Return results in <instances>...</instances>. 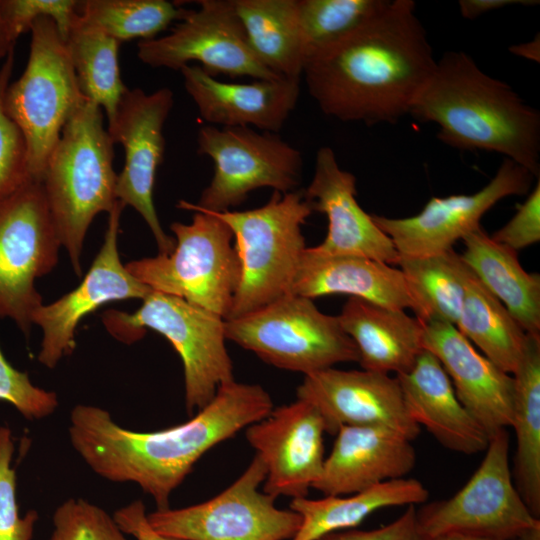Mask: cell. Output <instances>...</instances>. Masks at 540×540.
Here are the masks:
<instances>
[{"mask_svg":"<svg viewBox=\"0 0 540 540\" xmlns=\"http://www.w3.org/2000/svg\"><path fill=\"white\" fill-rule=\"evenodd\" d=\"M180 71L187 93L208 125L254 126L276 134L299 97L298 78L228 83L209 75L199 65L189 64Z\"/></svg>","mask_w":540,"mask_h":540,"instance_id":"obj_22","label":"cell"},{"mask_svg":"<svg viewBox=\"0 0 540 540\" xmlns=\"http://www.w3.org/2000/svg\"><path fill=\"white\" fill-rule=\"evenodd\" d=\"M538 1L530 0H460L461 15L466 19H475L489 11L510 5H536Z\"/></svg>","mask_w":540,"mask_h":540,"instance_id":"obj_44","label":"cell"},{"mask_svg":"<svg viewBox=\"0 0 540 540\" xmlns=\"http://www.w3.org/2000/svg\"><path fill=\"white\" fill-rule=\"evenodd\" d=\"M226 339L277 368L305 376L342 362H358L338 317L292 293L238 318L224 320Z\"/></svg>","mask_w":540,"mask_h":540,"instance_id":"obj_9","label":"cell"},{"mask_svg":"<svg viewBox=\"0 0 540 540\" xmlns=\"http://www.w3.org/2000/svg\"><path fill=\"white\" fill-rule=\"evenodd\" d=\"M428 540H488L484 538L462 535V534H444Z\"/></svg>","mask_w":540,"mask_h":540,"instance_id":"obj_47","label":"cell"},{"mask_svg":"<svg viewBox=\"0 0 540 540\" xmlns=\"http://www.w3.org/2000/svg\"><path fill=\"white\" fill-rule=\"evenodd\" d=\"M516 434L515 486L531 513L540 516V335L527 334L520 361L512 374Z\"/></svg>","mask_w":540,"mask_h":540,"instance_id":"obj_29","label":"cell"},{"mask_svg":"<svg viewBox=\"0 0 540 540\" xmlns=\"http://www.w3.org/2000/svg\"><path fill=\"white\" fill-rule=\"evenodd\" d=\"M436 62L415 3L393 0L365 26L310 56L302 75L324 114L395 123L409 114Z\"/></svg>","mask_w":540,"mask_h":540,"instance_id":"obj_2","label":"cell"},{"mask_svg":"<svg viewBox=\"0 0 540 540\" xmlns=\"http://www.w3.org/2000/svg\"><path fill=\"white\" fill-rule=\"evenodd\" d=\"M0 400L12 404L25 418L42 419L58 407L55 392L35 386L27 373L14 368L0 347Z\"/></svg>","mask_w":540,"mask_h":540,"instance_id":"obj_40","label":"cell"},{"mask_svg":"<svg viewBox=\"0 0 540 540\" xmlns=\"http://www.w3.org/2000/svg\"><path fill=\"white\" fill-rule=\"evenodd\" d=\"M325 432L318 410L300 399L248 426L246 439L267 469L263 492L275 499L307 497L323 471Z\"/></svg>","mask_w":540,"mask_h":540,"instance_id":"obj_18","label":"cell"},{"mask_svg":"<svg viewBox=\"0 0 540 540\" xmlns=\"http://www.w3.org/2000/svg\"><path fill=\"white\" fill-rule=\"evenodd\" d=\"M291 293L310 299L346 294L419 314V305L400 269L365 257L323 256L309 247L301 256Z\"/></svg>","mask_w":540,"mask_h":540,"instance_id":"obj_25","label":"cell"},{"mask_svg":"<svg viewBox=\"0 0 540 540\" xmlns=\"http://www.w3.org/2000/svg\"><path fill=\"white\" fill-rule=\"evenodd\" d=\"M335 435L321 476L312 486L325 496L349 495L403 478L415 467V449L398 432L375 426H342Z\"/></svg>","mask_w":540,"mask_h":540,"instance_id":"obj_23","label":"cell"},{"mask_svg":"<svg viewBox=\"0 0 540 540\" xmlns=\"http://www.w3.org/2000/svg\"><path fill=\"white\" fill-rule=\"evenodd\" d=\"M197 152L214 164L199 202L191 203L206 211H228L263 187L282 194L295 191L301 181V153L275 133L205 125L198 131Z\"/></svg>","mask_w":540,"mask_h":540,"instance_id":"obj_12","label":"cell"},{"mask_svg":"<svg viewBox=\"0 0 540 540\" xmlns=\"http://www.w3.org/2000/svg\"><path fill=\"white\" fill-rule=\"evenodd\" d=\"M429 493L414 478H397L365 490L321 499H292L290 509L301 517V524L290 540H319L343 529L354 528L373 512L394 506L424 503Z\"/></svg>","mask_w":540,"mask_h":540,"instance_id":"obj_28","label":"cell"},{"mask_svg":"<svg viewBox=\"0 0 540 540\" xmlns=\"http://www.w3.org/2000/svg\"><path fill=\"white\" fill-rule=\"evenodd\" d=\"M14 441L11 430L0 427V540H31L38 512L19 515L16 501V473L12 467Z\"/></svg>","mask_w":540,"mask_h":540,"instance_id":"obj_38","label":"cell"},{"mask_svg":"<svg viewBox=\"0 0 540 540\" xmlns=\"http://www.w3.org/2000/svg\"><path fill=\"white\" fill-rule=\"evenodd\" d=\"M312 212L303 190L274 191L266 204L251 210L210 212L231 229L240 261L239 284L225 320L291 293L306 249L301 227Z\"/></svg>","mask_w":540,"mask_h":540,"instance_id":"obj_5","label":"cell"},{"mask_svg":"<svg viewBox=\"0 0 540 540\" xmlns=\"http://www.w3.org/2000/svg\"><path fill=\"white\" fill-rule=\"evenodd\" d=\"M409 114L439 127L438 139L460 150L502 154L539 178L540 114L464 52H446Z\"/></svg>","mask_w":540,"mask_h":540,"instance_id":"obj_3","label":"cell"},{"mask_svg":"<svg viewBox=\"0 0 540 540\" xmlns=\"http://www.w3.org/2000/svg\"><path fill=\"white\" fill-rule=\"evenodd\" d=\"M296 394L318 410L332 435L342 426H375L412 441L421 430L406 409L397 378L389 374L330 367L304 376Z\"/></svg>","mask_w":540,"mask_h":540,"instance_id":"obj_19","label":"cell"},{"mask_svg":"<svg viewBox=\"0 0 540 540\" xmlns=\"http://www.w3.org/2000/svg\"><path fill=\"white\" fill-rule=\"evenodd\" d=\"M304 197L312 211L326 215L328 232L311 251L323 256H359L397 265L392 240L356 200L355 176L340 168L330 147L318 149L313 178Z\"/></svg>","mask_w":540,"mask_h":540,"instance_id":"obj_20","label":"cell"},{"mask_svg":"<svg viewBox=\"0 0 540 540\" xmlns=\"http://www.w3.org/2000/svg\"><path fill=\"white\" fill-rule=\"evenodd\" d=\"M178 207L194 212L192 222H173L175 247L125 264L152 291L172 295L228 317L240 280V261L229 226L212 213L186 201Z\"/></svg>","mask_w":540,"mask_h":540,"instance_id":"obj_6","label":"cell"},{"mask_svg":"<svg viewBox=\"0 0 540 540\" xmlns=\"http://www.w3.org/2000/svg\"><path fill=\"white\" fill-rule=\"evenodd\" d=\"M188 11L166 0H85L78 5L82 23L120 43L154 39Z\"/></svg>","mask_w":540,"mask_h":540,"instance_id":"obj_34","label":"cell"},{"mask_svg":"<svg viewBox=\"0 0 540 540\" xmlns=\"http://www.w3.org/2000/svg\"><path fill=\"white\" fill-rule=\"evenodd\" d=\"M267 469L255 454L244 472L215 497L180 509H157L147 521L158 534L179 540H286L301 517L278 509L275 498L260 491Z\"/></svg>","mask_w":540,"mask_h":540,"instance_id":"obj_13","label":"cell"},{"mask_svg":"<svg viewBox=\"0 0 540 540\" xmlns=\"http://www.w3.org/2000/svg\"><path fill=\"white\" fill-rule=\"evenodd\" d=\"M78 5L75 0H1L3 18L15 42L40 17L53 19L66 40L78 15Z\"/></svg>","mask_w":540,"mask_h":540,"instance_id":"obj_39","label":"cell"},{"mask_svg":"<svg viewBox=\"0 0 540 540\" xmlns=\"http://www.w3.org/2000/svg\"><path fill=\"white\" fill-rule=\"evenodd\" d=\"M102 320L108 332L123 343H134L151 329L172 344L183 364L189 414L205 407L220 386L234 380L224 319L211 311L152 291L135 312L108 310Z\"/></svg>","mask_w":540,"mask_h":540,"instance_id":"obj_7","label":"cell"},{"mask_svg":"<svg viewBox=\"0 0 540 540\" xmlns=\"http://www.w3.org/2000/svg\"><path fill=\"white\" fill-rule=\"evenodd\" d=\"M250 49L283 78L302 76L306 52L297 0H232Z\"/></svg>","mask_w":540,"mask_h":540,"instance_id":"obj_30","label":"cell"},{"mask_svg":"<svg viewBox=\"0 0 540 540\" xmlns=\"http://www.w3.org/2000/svg\"><path fill=\"white\" fill-rule=\"evenodd\" d=\"M30 32L27 65L21 77L9 83L3 108L24 137L29 177L42 182L65 123L85 97L55 21L40 17Z\"/></svg>","mask_w":540,"mask_h":540,"instance_id":"obj_8","label":"cell"},{"mask_svg":"<svg viewBox=\"0 0 540 540\" xmlns=\"http://www.w3.org/2000/svg\"><path fill=\"white\" fill-rule=\"evenodd\" d=\"M173 104L174 94L166 87L149 94L139 88L127 89L107 127L114 144L120 143L124 148L116 198L142 216L159 254H169L175 247V239L164 232L153 202L156 173L165 151L163 128Z\"/></svg>","mask_w":540,"mask_h":540,"instance_id":"obj_15","label":"cell"},{"mask_svg":"<svg viewBox=\"0 0 540 540\" xmlns=\"http://www.w3.org/2000/svg\"><path fill=\"white\" fill-rule=\"evenodd\" d=\"M511 53L524 57L529 60L539 62L540 58V41L537 35L532 41L522 44L513 45L510 47Z\"/></svg>","mask_w":540,"mask_h":540,"instance_id":"obj_45","label":"cell"},{"mask_svg":"<svg viewBox=\"0 0 540 540\" xmlns=\"http://www.w3.org/2000/svg\"><path fill=\"white\" fill-rule=\"evenodd\" d=\"M388 3L389 0H297L306 60L365 26Z\"/></svg>","mask_w":540,"mask_h":540,"instance_id":"obj_35","label":"cell"},{"mask_svg":"<svg viewBox=\"0 0 540 540\" xmlns=\"http://www.w3.org/2000/svg\"><path fill=\"white\" fill-rule=\"evenodd\" d=\"M462 260L527 334L540 335V277L521 266L517 251L480 227L463 239Z\"/></svg>","mask_w":540,"mask_h":540,"instance_id":"obj_27","label":"cell"},{"mask_svg":"<svg viewBox=\"0 0 540 540\" xmlns=\"http://www.w3.org/2000/svg\"><path fill=\"white\" fill-rule=\"evenodd\" d=\"M337 317L353 340L364 370L402 374L413 367L424 350V322L405 310L349 297Z\"/></svg>","mask_w":540,"mask_h":540,"instance_id":"obj_26","label":"cell"},{"mask_svg":"<svg viewBox=\"0 0 540 540\" xmlns=\"http://www.w3.org/2000/svg\"><path fill=\"white\" fill-rule=\"evenodd\" d=\"M114 142L104 111L84 99L65 123L42 179L49 211L61 244L78 277L86 233L95 216L116 202Z\"/></svg>","mask_w":540,"mask_h":540,"instance_id":"obj_4","label":"cell"},{"mask_svg":"<svg viewBox=\"0 0 540 540\" xmlns=\"http://www.w3.org/2000/svg\"><path fill=\"white\" fill-rule=\"evenodd\" d=\"M272 409V399L262 386L233 380L220 386L195 416L170 428L129 430L107 410L78 404L70 412L68 434L94 473L112 482L135 483L153 498L157 509H167L172 492L208 450Z\"/></svg>","mask_w":540,"mask_h":540,"instance_id":"obj_1","label":"cell"},{"mask_svg":"<svg viewBox=\"0 0 540 540\" xmlns=\"http://www.w3.org/2000/svg\"><path fill=\"white\" fill-rule=\"evenodd\" d=\"M48 540H128L125 533L101 507L81 498H70L53 514Z\"/></svg>","mask_w":540,"mask_h":540,"instance_id":"obj_36","label":"cell"},{"mask_svg":"<svg viewBox=\"0 0 540 540\" xmlns=\"http://www.w3.org/2000/svg\"><path fill=\"white\" fill-rule=\"evenodd\" d=\"M113 518L120 529L133 536L136 540H179L165 537L156 533L147 521V512L141 500L133 501L113 514Z\"/></svg>","mask_w":540,"mask_h":540,"instance_id":"obj_43","label":"cell"},{"mask_svg":"<svg viewBox=\"0 0 540 540\" xmlns=\"http://www.w3.org/2000/svg\"><path fill=\"white\" fill-rule=\"evenodd\" d=\"M416 517L427 540L444 534L540 540V520L513 483L506 429L489 439L485 457L462 489L447 500L424 505Z\"/></svg>","mask_w":540,"mask_h":540,"instance_id":"obj_10","label":"cell"},{"mask_svg":"<svg viewBox=\"0 0 540 540\" xmlns=\"http://www.w3.org/2000/svg\"><path fill=\"white\" fill-rule=\"evenodd\" d=\"M197 10L186 16L162 37L138 43V58L153 68L180 70L190 62L209 75L256 80H277L250 49L232 0H200Z\"/></svg>","mask_w":540,"mask_h":540,"instance_id":"obj_14","label":"cell"},{"mask_svg":"<svg viewBox=\"0 0 540 540\" xmlns=\"http://www.w3.org/2000/svg\"><path fill=\"white\" fill-rule=\"evenodd\" d=\"M13 65L14 51L7 55L0 68V196L30 178L24 137L3 108V98L10 83Z\"/></svg>","mask_w":540,"mask_h":540,"instance_id":"obj_37","label":"cell"},{"mask_svg":"<svg viewBox=\"0 0 540 540\" xmlns=\"http://www.w3.org/2000/svg\"><path fill=\"white\" fill-rule=\"evenodd\" d=\"M423 348L440 361L457 398L489 439L511 427L515 396L511 374L478 353L454 325L446 322H424Z\"/></svg>","mask_w":540,"mask_h":540,"instance_id":"obj_21","label":"cell"},{"mask_svg":"<svg viewBox=\"0 0 540 540\" xmlns=\"http://www.w3.org/2000/svg\"><path fill=\"white\" fill-rule=\"evenodd\" d=\"M66 43L82 95L100 106L110 122L128 89L121 80L120 42L82 23L77 15Z\"/></svg>","mask_w":540,"mask_h":540,"instance_id":"obj_33","label":"cell"},{"mask_svg":"<svg viewBox=\"0 0 540 540\" xmlns=\"http://www.w3.org/2000/svg\"><path fill=\"white\" fill-rule=\"evenodd\" d=\"M319 540H427L420 532L415 506L410 505L395 521L380 528L347 530L327 534Z\"/></svg>","mask_w":540,"mask_h":540,"instance_id":"obj_42","label":"cell"},{"mask_svg":"<svg viewBox=\"0 0 540 540\" xmlns=\"http://www.w3.org/2000/svg\"><path fill=\"white\" fill-rule=\"evenodd\" d=\"M412 420L445 448L466 455L486 450L489 437L465 409L440 361L424 349L413 367L395 376Z\"/></svg>","mask_w":540,"mask_h":540,"instance_id":"obj_24","label":"cell"},{"mask_svg":"<svg viewBox=\"0 0 540 540\" xmlns=\"http://www.w3.org/2000/svg\"><path fill=\"white\" fill-rule=\"evenodd\" d=\"M496 242L515 251L540 240V181L521 204L514 216L493 236Z\"/></svg>","mask_w":540,"mask_h":540,"instance_id":"obj_41","label":"cell"},{"mask_svg":"<svg viewBox=\"0 0 540 540\" xmlns=\"http://www.w3.org/2000/svg\"><path fill=\"white\" fill-rule=\"evenodd\" d=\"M15 41L11 38L3 18L0 0V60L13 51Z\"/></svg>","mask_w":540,"mask_h":540,"instance_id":"obj_46","label":"cell"},{"mask_svg":"<svg viewBox=\"0 0 540 540\" xmlns=\"http://www.w3.org/2000/svg\"><path fill=\"white\" fill-rule=\"evenodd\" d=\"M455 327L497 367L513 374L522 356L527 333L472 271Z\"/></svg>","mask_w":540,"mask_h":540,"instance_id":"obj_31","label":"cell"},{"mask_svg":"<svg viewBox=\"0 0 540 540\" xmlns=\"http://www.w3.org/2000/svg\"><path fill=\"white\" fill-rule=\"evenodd\" d=\"M125 205L117 201L109 212L104 242L81 283L50 304H42L32 317L42 330L38 361L52 369L76 348L80 321L99 307L128 299L143 300L151 288L137 280L121 262L118 251L120 216Z\"/></svg>","mask_w":540,"mask_h":540,"instance_id":"obj_17","label":"cell"},{"mask_svg":"<svg viewBox=\"0 0 540 540\" xmlns=\"http://www.w3.org/2000/svg\"><path fill=\"white\" fill-rule=\"evenodd\" d=\"M419 305L418 317L456 326L471 270L460 254L450 249L440 254L407 257L397 262Z\"/></svg>","mask_w":540,"mask_h":540,"instance_id":"obj_32","label":"cell"},{"mask_svg":"<svg viewBox=\"0 0 540 540\" xmlns=\"http://www.w3.org/2000/svg\"><path fill=\"white\" fill-rule=\"evenodd\" d=\"M60 247L42 182L28 178L0 196V319L26 336L43 304L35 281L54 269Z\"/></svg>","mask_w":540,"mask_h":540,"instance_id":"obj_11","label":"cell"},{"mask_svg":"<svg viewBox=\"0 0 540 540\" xmlns=\"http://www.w3.org/2000/svg\"><path fill=\"white\" fill-rule=\"evenodd\" d=\"M534 178L526 168L504 158L495 176L476 193L433 197L418 214L407 218L371 216L400 256L436 255L480 228L481 218L497 202L528 193Z\"/></svg>","mask_w":540,"mask_h":540,"instance_id":"obj_16","label":"cell"}]
</instances>
